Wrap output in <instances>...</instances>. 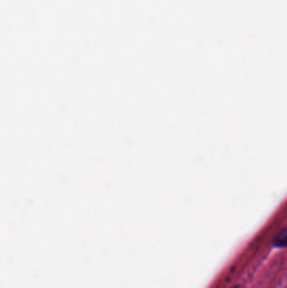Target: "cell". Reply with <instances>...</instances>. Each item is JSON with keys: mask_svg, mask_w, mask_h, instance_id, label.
I'll list each match as a JSON object with an SVG mask.
<instances>
[{"mask_svg": "<svg viewBox=\"0 0 287 288\" xmlns=\"http://www.w3.org/2000/svg\"><path fill=\"white\" fill-rule=\"evenodd\" d=\"M273 245L277 248L287 247V228L282 229L275 235Z\"/></svg>", "mask_w": 287, "mask_h": 288, "instance_id": "cell-1", "label": "cell"}]
</instances>
